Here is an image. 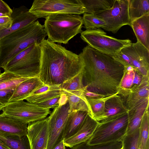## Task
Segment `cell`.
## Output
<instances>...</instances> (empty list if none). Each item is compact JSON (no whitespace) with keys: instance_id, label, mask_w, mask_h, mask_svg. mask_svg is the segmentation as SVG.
<instances>
[{"instance_id":"obj_1","label":"cell","mask_w":149,"mask_h":149,"mask_svg":"<svg viewBox=\"0 0 149 149\" xmlns=\"http://www.w3.org/2000/svg\"><path fill=\"white\" fill-rule=\"evenodd\" d=\"M79 55L84 63L83 82L87 91L106 97L118 93L125 68L113 55L88 45Z\"/></svg>"},{"instance_id":"obj_2","label":"cell","mask_w":149,"mask_h":149,"mask_svg":"<svg viewBox=\"0 0 149 149\" xmlns=\"http://www.w3.org/2000/svg\"><path fill=\"white\" fill-rule=\"evenodd\" d=\"M40 46L38 77L44 84L59 86L81 72L84 63L79 55L48 39Z\"/></svg>"},{"instance_id":"obj_3","label":"cell","mask_w":149,"mask_h":149,"mask_svg":"<svg viewBox=\"0 0 149 149\" xmlns=\"http://www.w3.org/2000/svg\"><path fill=\"white\" fill-rule=\"evenodd\" d=\"M47 35L38 20L13 32L0 40V68L35 42L40 44Z\"/></svg>"},{"instance_id":"obj_4","label":"cell","mask_w":149,"mask_h":149,"mask_svg":"<svg viewBox=\"0 0 149 149\" xmlns=\"http://www.w3.org/2000/svg\"><path fill=\"white\" fill-rule=\"evenodd\" d=\"M45 18L43 26L47 39L53 42L67 44L82 31V17L79 15L58 13Z\"/></svg>"},{"instance_id":"obj_5","label":"cell","mask_w":149,"mask_h":149,"mask_svg":"<svg viewBox=\"0 0 149 149\" xmlns=\"http://www.w3.org/2000/svg\"><path fill=\"white\" fill-rule=\"evenodd\" d=\"M129 112H123L98 122L88 143L94 145L121 141L126 135Z\"/></svg>"},{"instance_id":"obj_6","label":"cell","mask_w":149,"mask_h":149,"mask_svg":"<svg viewBox=\"0 0 149 149\" xmlns=\"http://www.w3.org/2000/svg\"><path fill=\"white\" fill-rule=\"evenodd\" d=\"M40 56V44L35 42L17 54L3 69L22 77H38Z\"/></svg>"},{"instance_id":"obj_7","label":"cell","mask_w":149,"mask_h":149,"mask_svg":"<svg viewBox=\"0 0 149 149\" xmlns=\"http://www.w3.org/2000/svg\"><path fill=\"white\" fill-rule=\"evenodd\" d=\"M29 11L38 18L58 13L80 15L85 13L79 0H35Z\"/></svg>"},{"instance_id":"obj_8","label":"cell","mask_w":149,"mask_h":149,"mask_svg":"<svg viewBox=\"0 0 149 149\" xmlns=\"http://www.w3.org/2000/svg\"><path fill=\"white\" fill-rule=\"evenodd\" d=\"M81 38L88 45L101 52L114 55L130 45L129 39H119L107 35L99 28L86 29L81 33Z\"/></svg>"},{"instance_id":"obj_9","label":"cell","mask_w":149,"mask_h":149,"mask_svg":"<svg viewBox=\"0 0 149 149\" xmlns=\"http://www.w3.org/2000/svg\"><path fill=\"white\" fill-rule=\"evenodd\" d=\"M2 110L3 113L28 124L45 118L51 112L49 109L24 100L9 102Z\"/></svg>"},{"instance_id":"obj_10","label":"cell","mask_w":149,"mask_h":149,"mask_svg":"<svg viewBox=\"0 0 149 149\" xmlns=\"http://www.w3.org/2000/svg\"><path fill=\"white\" fill-rule=\"evenodd\" d=\"M129 0H115L112 7L96 15L105 22L104 30L116 33L123 26H130L131 21L129 13Z\"/></svg>"},{"instance_id":"obj_11","label":"cell","mask_w":149,"mask_h":149,"mask_svg":"<svg viewBox=\"0 0 149 149\" xmlns=\"http://www.w3.org/2000/svg\"><path fill=\"white\" fill-rule=\"evenodd\" d=\"M70 112L68 102L54 108L48 117L49 138L47 149H52L63 139L64 130L68 116Z\"/></svg>"},{"instance_id":"obj_12","label":"cell","mask_w":149,"mask_h":149,"mask_svg":"<svg viewBox=\"0 0 149 149\" xmlns=\"http://www.w3.org/2000/svg\"><path fill=\"white\" fill-rule=\"evenodd\" d=\"M28 124L26 135L30 149H47L49 138L48 118Z\"/></svg>"},{"instance_id":"obj_13","label":"cell","mask_w":149,"mask_h":149,"mask_svg":"<svg viewBox=\"0 0 149 149\" xmlns=\"http://www.w3.org/2000/svg\"><path fill=\"white\" fill-rule=\"evenodd\" d=\"M143 77H149V50L139 42L132 43L121 50Z\"/></svg>"},{"instance_id":"obj_14","label":"cell","mask_w":149,"mask_h":149,"mask_svg":"<svg viewBox=\"0 0 149 149\" xmlns=\"http://www.w3.org/2000/svg\"><path fill=\"white\" fill-rule=\"evenodd\" d=\"M10 17L11 26L8 29L0 28V40L10 34L24 27L37 20L38 18L30 13L25 6L13 8Z\"/></svg>"},{"instance_id":"obj_15","label":"cell","mask_w":149,"mask_h":149,"mask_svg":"<svg viewBox=\"0 0 149 149\" xmlns=\"http://www.w3.org/2000/svg\"><path fill=\"white\" fill-rule=\"evenodd\" d=\"M98 123V122L88 114L77 132L71 136L63 140L65 146L71 148L88 140L93 134Z\"/></svg>"},{"instance_id":"obj_16","label":"cell","mask_w":149,"mask_h":149,"mask_svg":"<svg viewBox=\"0 0 149 149\" xmlns=\"http://www.w3.org/2000/svg\"><path fill=\"white\" fill-rule=\"evenodd\" d=\"M127 96L126 107L129 111L134 110L139 104L149 99V77H142L140 84L131 88Z\"/></svg>"},{"instance_id":"obj_17","label":"cell","mask_w":149,"mask_h":149,"mask_svg":"<svg viewBox=\"0 0 149 149\" xmlns=\"http://www.w3.org/2000/svg\"><path fill=\"white\" fill-rule=\"evenodd\" d=\"M27 124L3 113L0 114V133L13 135H26Z\"/></svg>"},{"instance_id":"obj_18","label":"cell","mask_w":149,"mask_h":149,"mask_svg":"<svg viewBox=\"0 0 149 149\" xmlns=\"http://www.w3.org/2000/svg\"><path fill=\"white\" fill-rule=\"evenodd\" d=\"M44 84L38 77L31 78L22 81L14 90L9 102L25 100Z\"/></svg>"},{"instance_id":"obj_19","label":"cell","mask_w":149,"mask_h":149,"mask_svg":"<svg viewBox=\"0 0 149 149\" xmlns=\"http://www.w3.org/2000/svg\"><path fill=\"white\" fill-rule=\"evenodd\" d=\"M137 42L149 50V13L131 23Z\"/></svg>"},{"instance_id":"obj_20","label":"cell","mask_w":149,"mask_h":149,"mask_svg":"<svg viewBox=\"0 0 149 149\" xmlns=\"http://www.w3.org/2000/svg\"><path fill=\"white\" fill-rule=\"evenodd\" d=\"M128 111H129L125 105L120 96L116 95L106 101L104 105L103 114L94 120L99 122Z\"/></svg>"},{"instance_id":"obj_21","label":"cell","mask_w":149,"mask_h":149,"mask_svg":"<svg viewBox=\"0 0 149 149\" xmlns=\"http://www.w3.org/2000/svg\"><path fill=\"white\" fill-rule=\"evenodd\" d=\"M88 114V112L86 111H71L64 130L63 139H67L76 133L81 127Z\"/></svg>"},{"instance_id":"obj_22","label":"cell","mask_w":149,"mask_h":149,"mask_svg":"<svg viewBox=\"0 0 149 149\" xmlns=\"http://www.w3.org/2000/svg\"><path fill=\"white\" fill-rule=\"evenodd\" d=\"M62 91V93L65 95L67 98L70 112L77 111H86L91 116V111L89 104L86 97L80 91L70 92Z\"/></svg>"},{"instance_id":"obj_23","label":"cell","mask_w":149,"mask_h":149,"mask_svg":"<svg viewBox=\"0 0 149 149\" xmlns=\"http://www.w3.org/2000/svg\"><path fill=\"white\" fill-rule=\"evenodd\" d=\"M149 100L138 105L134 110L129 112L128 123L126 135L131 134L139 128L146 110L149 109Z\"/></svg>"},{"instance_id":"obj_24","label":"cell","mask_w":149,"mask_h":149,"mask_svg":"<svg viewBox=\"0 0 149 149\" xmlns=\"http://www.w3.org/2000/svg\"><path fill=\"white\" fill-rule=\"evenodd\" d=\"M0 140L10 149H30L27 135H13L0 133Z\"/></svg>"},{"instance_id":"obj_25","label":"cell","mask_w":149,"mask_h":149,"mask_svg":"<svg viewBox=\"0 0 149 149\" xmlns=\"http://www.w3.org/2000/svg\"><path fill=\"white\" fill-rule=\"evenodd\" d=\"M85 13L96 15L111 8L115 0H79Z\"/></svg>"},{"instance_id":"obj_26","label":"cell","mask_w":149,"mask_h":149,"mask_svg":"<svg viewBox=\"0 0 149 149\" xmlns=\"http://www.w3.org/2000/svg\"><path fill=\"white\" fill-rule=\"evenodd\" d=\"M128 10L131 22L149 13V0H129Z\"/></svg>"},{"instance_id":"obj_27","label":"cell","mask_w":149,"mask_h":149,"mask_svg":"<svg viewBox=\"0 0 149 149\" xmlns=\"http://www.w3.org/2000/svg\"><path fill=\"white\" fill-rule=\"evenodd\" d=\"M30 78L4 71L0 74V90L11 89L14 90L20 83Z\"/></svg>"},{"instance_id":"obj_28","label":"cell","mask_w":149,"mask_h":149,"mask_svg":"<svg viewBox=\"0 0 149 149\" xmlns=\"http://www.w3.org/2000/svg\"><path fill=\"white\" fill-rule=\"evenodd\" d=\"M125 72L119 87L118 95L127 96L132 87L135 72L137 69L134 67L128 66L125 68Z\"/></svg>"},{"instance_id":"obj_29","label":"cell","mask_w":149,"mask_h":149,"mask_svg":"<svg viewBox=\"0 0 149 149\" xmlns=\"http://www.w3.org/2000/svg\"><path fill=\"white\" fill-rule=\"evenodd\" d=\"M138 148L145 149L149 142V112L148 109L145 113L139 127Z\"/></svg>"},{"instance_id":"obj_30","label":"cell","mask_w":149,"mask_h":149,"mask_svg":"<svg viewBox=\"0 0 149 149\" xmlns=\"http://www.w3.org/2000/svg\"><path fill=\"white\" fill-rule=\"evenodd\" d=\"M62 94V91L59 86H53L48 91L39 95L29 96L25 100L30 103H38L60 96Z\"/></svg>"},{"instance_id":"obj_31","label":"cell","mask_w":149,"mask_h":149,"mask_svg":"<svg viewBox=\"0 0 149 149\" xmlns=\"http://www.w3.org/2000/svg\"><path fill=\"white\" fill-rule=\"evenodd\" d=\"M118 93L111 96L97 98H86L91 111V117L95 119L102 115L104 111V105L106 101Z\"/></svg>"},{"instance_id":"obj_32","label":"cell","mask_w":149,"mask_h":149,"mask_svg":"<svg viewBox=\"0 0 149 149\" xmlns=\"http://www.w3.org/2000/svg\"><path fill=\"white\" fill-rule=\"evenodd\" d=\"M62 90L70 92L80 91L84 89L81 72L70 80L59 86Z\"/></svg>"},{"instance_id":"obj_33","label":"cell","mask_w":149,"mask_h":149,"mask_svg":"<svg viewBox=\"0 0 149 149\" xmlns=\"http://www.w3.org/2000/svg\"><path fill=\"white\" fill-rule=\"evenodd\" d=\"M122 147L121 141H117L100 144L89 145L87 141L76 145L72 149H120Z\"/></svg>"},{"instance_id":"obj_34","label":"cell","mask_w":149,"mask_h":149,"mask_svg":"<svg viewBox=\"0 0 149 149\" xmlns=\"http://www.w3.org/2000/svg\"><path fill=\"white\" fill-rule=\"evenodd\" d=\"M83 25L86 29L102 28L106 26L104 21L94 14L85 13L82 17Z\"/></svg>"},{"instance_id":"obj_35","label":"cell","mask_w":149,"mask_h":149,"mask_svg":"<svg viewBox=\"0 0 149 149\" xmlns=\"http://www.w3.org/2000/svg\"><path fill=\"white\" fill-rule=\"evenodd\" d=\"M139 129L132 133L126 135L121 141L122 149H138Z\"/></svg>"},{"instance_id":"obj_36","label":"cell","mask_w":149,"mask_h":149,"mask_svg":"<svg viewBox=\"0 0 149 149\" xmlns=\"http://www.w3.org/2000/svg\"><path fill=\"white\" fill-rule=\"evenodd\" d=\"M61 95L52 98L44 102L35 104L45 109H50L51 108H54L59 105V101Z\"/></svg>"},{"instance_id":"obj_37","label":"cell","mask_w":149,"mask_h":149,"mask_svg":"<svg viewBox=\"0 0 149 149\" xmlns=\"http://www.w3.org/2000/svg\"><path fill=\"white\" fill-rule=\"evenodd\" d=\"M113 56L116 60L123 65L125 68L129 66L134 67L129 57L121 51Z\"/></svg>"},{"instance_id":"obj_38","label":"cell","mask_w":149,"mask_h":149,"mask_svg":"<svg viewBox=\"0 0 149 149\" xmlns=\"http://www.w3.org/2000/svg\"><path fill=\"white\" fill-rule=\"evenodd\" d=\"M14 90L11 89L0 90V103L4 106L7 104L12 96Z\"/></svg>"},{"instance_id":"obj_39","label":"cell","mask_w":149,"mask_h":149,"mask_svg":"<svg viewBox=\"0 0 149 149\" xmlns=\"http://www.w3.org/2000/svg\"><path fill=\"white\" fill-rule=\"evenodd\" d=\"M12 24V20L10 17H0V28L8 29L10 28Z\"/></svg>"},{"instance_id":"obj_40","label":"cell","mask_w":149,"mask_h":149,"mask_svg":"<svg viewBox=\"0 0 149 149\" xmlns=\"http://www.w3.org/2000/svg\"><path fill=\"white\" fill-rule=\"evenodd\" d=\"M12 12L11 9L8 4L4 1L0 0V13L11 16Z\"/></svg>"},{"instance_id":"obj_41","label":"cell","mask_w":149,"mask_h":149,"mask_svg":"<svg viewBox=\"0 0 149 149\" xmlns=\"http://www.w3.org/2000/svg\"><path fill=\"white\" fill-rule=\"evenodd\" d=\"M80 92L86 98H97L106 97L102 95L89 91L86 89V88L83 91Z\"/></svg>"},{"instance_id":"obj_42","label":"cell","mask_w":149,"mask_h":149,"mask_svg":"<svg viewBox=\"0 0 149 149\" xmlns=\"http://www.w3.org/2000/svg\"><path fill=\"white\" fill-rule=\"evenodd\" d=\"M52 86H49L44 84L42 86L32 93L29 96H32L39 95L43 92L47 91L50 90Z\"/></svg>"},{"instance_id":"obj_43","label":"cell","mask_w":149,"mask_h":149,"mask_svg":"<svg viewBox=\"0 0 149 149\" xmlns=\"http://www.w3.org/2000/svg\"><path fill=\"white\" fill-rule=\"evenodd\" d=\"M142 77V76L138 72L137 70H135L133 85L131 88H135L140 84Z\"/></svg>"},{"instance_id":"obj_44","label":"cell","mask_w":149,"mask_h":149,"mask_svg":"<svg viewBox=\"0 0 149 149\" xmlns=\"http://www.w3.org/2000/svg\"><path fill=\"white\" fill-rule=\"evenodd\" d=\"M52 149H65L64 140H62L57 143Z\"/></svg>"},{"instance_id":"obj_45","label":"cell","mask_w":149,"mask_h":149,"mask_svg":"<svg viewBox=\"0 0 149 149\" xmlns=\"http://www.w3.org/2000/svg\"><path fill=\"white\" fill-rule=\"evenodd\" d=\"M0 149H10L0 140Z\"/></svg>"},{"instance_id":"obj_46","label":"cell","mask_w":149,"mask_h":149,"mask_svg":"<svg viewBox=\"0 0 149 149\" xmlns=\"http://www.w3.org/2000/svg\"><path fill=\"white\" fill-rule=\"evenodd\" d=\"M6 16L10 17V16L9 15H8V14H4L3 13H0V17H6Z\"/></svg>"},{"instance_id":"obj_47","label":"cell","mask_w":149,"mask_h":149,"mask_svg":"<svg viewBox=\"0 0 149 149\" xmlns=\"http://www.w3.org/2000/svg\"><path fill=\"white\" fill-rule=\"evenodd\" d=\"M4 106V105L0 103V111L2 110Z\"/></svg>"},{"instance_id":"obj_48","label":"cell","mask_w":149,"mask_h":149,"mask_svg":"<svg viewBox=\"0 0 149 149\" xmlns=\"http://www.w3.org/2000/svg\"><path fill=\"white\" fill-rule=\"evenodd\" d=\"M145 149H149V142H148Z\"/></svg>"},{"instance_id":"obj_49","label":"cell","mask_w":149,"mask_h":149,"mask_svg":"<svg viewBox=\"0 0 149 149\" xmlns=\"http://www.w3.org/2000/svg\"><path fill=\"white\" fill-rule=\"evenodd\" d=\"M1 70L0 69V74H1Z\"/></svg>"},{"instance_id":"obj_50","label":"cell","mask_w":149,"mask_h":149,"mask_svg":"<svg viewBox=\"0 0 149 149\" xmlns=\"http://www.w3.org/2000/svg\"><path fill=\"white\" fill-rule=\"evenodd\" d=\"M138 149H140V148H138Z\"/></svg>"},{"instance_id":"obj_51","label":"cell","mask_w":149,"mask_h":149,"mask_svg":"<svg viewBox=\"0 0 149 149\" xmlns=\"http://www.w3.org/2000/svg\"><path fill=\"white\" fill-rule=\"evenodd\" d=\"M122 149V148L121 149Z\"/></svg>"}]
</instances>
